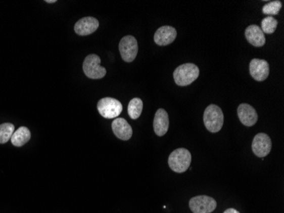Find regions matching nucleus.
<instances>
[{
  "label": "nucleus",
  "mask_w": 284,
  "mask_h": 213,
  "mask_svg": "<svg viewBox=\"0 0 284 213\" xmlns=\"http://www.w3.org/2000/svg\"><path fill=\"white\" fill-rule=\"evenodd\" d=\"M199 68L193 63L180 65L174 70V79L179 87H187L199 78Z\"/></svg>",
  "instance_id": "1"
},
{
  "label": "nucleus",
  "mask_w": 284,
  "mask_h": 213,
  "mask_svg": "<svg viewBox=\"0 0 284 213\" xmlns=\"http://www.w3.org/2000/svg\"><path fill=\"white\" fill-rule=\"evenodd\" d=\"M204 123L210 133L220 132L224 124V114L221 108L215 104L208 106L204 111Z\"/></svg>",
  "instance_id": "2"
},
{
  "label": "nucleus",
  "mask_w": 284,
  "mask_h": 213,
  "mask_svg": "<svg viewBox=\"0 0 284 213\" xmlns=\"http://www.w3.org/2000/svg\"><path fill=\"white\" fill-rule=\"evenodd\" d=\"M192 163L190 151L184 148L175 149L169 157V165L174 173H183L188 170Z\"/></svg>",
  "instance_id": "3"
},
{
  "label": "nucleus",
  "mask_w": 284,
  "mask_h": 213,
  "mask_svg": "<svg viewBox=\"0 0 284 213\" xmlns=\"http://www.w3.org/2000/svg\"><path fill=\"white\" fill-rule=\"evenodd\" d=\"M97 109L105 119H116L123 112V105L115 98L104 97L97 103Z\"/></svg>",
  "instance_id": "4"
},
{
  "label": "nucleus",
  "mask_w": 284,
  "mask_h": 213,
  "mask_svg": "<svg viewBox=\"0 0 284 213\" xmlns=\"http://www.w3.org/2000/svg\"><path fill=\"white\" fill-rule=\"evenodd\" d=\"M83 72L88 78L100 79L107 74V69L101 66V58L96 54H90L85 57L83 63Z\"/></svg>",
  "instance_id": "5"
},
{
  "label": "nucleus",
  "mask_w": 284,
  "mask_h": 213,
  "mask_svg": "<svg viewBox=\"0 0 284 213\" xmlns=\"http://www.w3.org/2000/svg\"><path fill=\"white\" fill-rule=\"evenodd\" d=\"M189 206L193 213H211L217 207V202L214 198L198 195L191 199Z\"/></svg>",
  "instance_id": "6"
},
{
  "label": "nucleus",
  "mask_w": 284,
  "mask_h": 213,
  "mask_svg": "<svg viewBox=\"0 0 284 213\" xmlns=\"http://www.w3.org/2000/svg\"><path fill=\"white\" fill-rule=\"evenodd\" d=\"M119 52L123 61L132 62L138 54V43L134 36L123 37L119 43Z\"/></svg>",
  "instance_id": "7"
},
{
  "label": "nucleus",
  "mask_w": 284,
  "mask_h": 213,
  "mask_svg": "<svg viewBox=\"0 0 284 213\" xmlns=\"http://www.w3.org/2000/svg\"><path fill=\"white\" fill-rule=\"evenodd\" d=\"M272 143L271 138L265 133H258L254 138L252 143V150L254 154L260 158L267 156L271 150Z\"/></svg>",
  "instance_id": "8"
},
{
  "label": "nucleus",
  "mask_w": 284,
  "mask_h": 213,
  "mask_svg": "<svg viewBox=\"0 0 284 213\" xmlns=\"http://www.w3.org/2000/svg\"><path fill=\"white\" fill-rule=\"evenodd\" d=\"M250 73L256 81H264L268 78L270 66L265 60L255 58L250 62Z\"/></svg>",
  "instance_id": "9"
},
{
  "label": "nucleus",
  "mask_w": 284,
  "mask_h": 213,
  "mask_svg": "<svg viewBox=\"0 0 284 213\" xmlns=\"http://www.w3.org/2000/svg\"><path fill=\"white\" fill-rule=\"evenodd\" d=\"M98 27H99V21L94 17L87 16L76 22L74 30L78 35L87 36L96 32L98 29Z\"/></svg>",
  "instance_id": "10"
},
{
  "label": "nucleus",
  "mask_w": 284,
  "mask_h": 213,
  "mask_svg": "<svg viewBox=\"0 0 284 213\" xmlns=\"http://www.w3.org/2000/svg\"><path fill=\"white\" fill-rule=\"evenodd\" d=\"M238 115L242 124L245 126H253L258 121V113L252 106L242 103L238 108Z\"/></svg>",
  "instance_id": "11"
},
{
  "label": "nucleus",
  "mask_w": 284,
  "mask_h": 213,
  "mask_svg": "<svg viewBox=\"0 0 284 213\" xmlns=\"http://www.w3.org/2000/svg\"><path fill=\"white\" fill-rule=\"evenodd\" d=\"M177 37V31L171 26H163L156 31L154 41L159 46H165L173 43Z\"/></svg>",
  "instance_id": "12"
},
{
  "label": "nucleus",
  "mask_w": 284,
  "mask_h": 213,
  "mask_svg": "<svg viewBox=\"0 0 284 213\" xmlns=\"http://www.w3.org/2000/svg\"><path fill=\"white\" fill-rule=\"evenodd\" d=\"M169 127V114L164 108H159L155 113L153 120V129L156 135L163 137L168 133Z\"/></svg>",
  "instance_id": "13"
},
{
  "label": "nucleus",
  "mask_w": 284,
  "mask_h": 213,
  "mask_svg": "<svg viewBox=\"0 0 284 213\" xmlns=\"http://www.w3.org/2000/svg\"><path fill=\"white\" fill-rule=\"evenodd\" d=\"M112 129L114 135L121 140H129L133 135L132 127L126 119L123 118H116L112 124Z\"/></svg>",
  "instance_id": "14"
},
{
  "label": "nucleus",
  "mask_w": 284,
  "mask_h": 213,
  "mask_svg": "<svg viewBox=\"0 0 284 213\" xmlns=\"http://www.w3.org/2000/svg\"><path fill=\"white\" fill-rule=\"evenodd\" d=\"M248 42L255 47H261L265 44V37L262 30L257 25H250L245 30Z\"/></svg>",
  "instance_id": "15"
},
{
  "label": "nucleus",
  "mask_w": 284,
  "mask_h": 213,
  "mask_svg": "<svg viewBox=\"0 0 284 213\" xmlns=\"http://www.w3.org/2000/svg\"><path fill=\"white\" fill-rule=\"evenodd\" d=\"M31 139V133L29 129L26 126L20 127L11 137V143L16 147H22L25 145Z\"/></svg>",
  "instance_id": "16"
},
{
  "label": "nucleus",
  "mask_w": 284,
  "mask_h": 213,
  "mask_svg": "<svg viewBox=\"0 0 284 213\" xmlns=\"http://www.w3.org/2000/svg\"><path fill=\"white\" fill-rule=\"evenodd\" d=\"M143 109V102L138 97L133 98L128 106V113L132 119H136L140 116Z\"/></svg>",
  "instance_id": "17"
},
{
  "label": "nucleus",
  "mask_w": 284,
  "mask_h": 213,
  "mask_svg": "<svg viewBox=\"0 0 284 213\" xmlns=\"http://www.w3.org/2000/svg\"><path fill=\"white\" fill-rule=\"evenodd\" d=\"M15 133V125L11 123H4L0 124V143L4 144L9 140Z\"/></svg>",
  "instance_id": "18"
},
{
  "label": "nucleus",
  "mask_w": 284,
  "mask_h": 213,
  "mask_svg": "<svg viewBox=\"0 0 284 213\" xmlns=\"http://www.w3.org/2000/svg\"><path fill=\"white\" fill-rule=\"evenodd\" d=\"M277 23L278 22L274 18L273 16H267L261 22V30L263 32H265L267 34H271L276 31Z\"/></svg>",
  "instance_id": "19"
},
{
  "label": "nucleus",
  "mask_w": 284,
  "mask_h": 213,
  "mask_svg": "<svg viewBox=\"0 0 284 213\" xmlns=\"http://www.w3.org/2000/svg\"><path fill=\"white\" fill-rule=\"evenodd\" d=\"M281 8V1H271V2H269L268 4H266L265 6L263 7L262 11L263 13L265 14V15H268V16H276L279 13V11Z\"/></svg>",
  "instance_id": "20"
},
{
  "label": "nucleus",
  "mask_w": 284,
  "mask_h": 213,
  "mask_svg": "<svg viewBox=\"0 0 284 213\" xmlns=\"http://www.w3.org/2000/svg\"><path fill=\"white\" fill-rule=\"evenodd\" d=\"M224 213H240L239 210L234 209V208H229L227 210H225Z\"/></svg>",
  "instance_id": "21"
},
{
  "label": "nucleus",
  "mask_w": 284,
  "mask_h": 213,
  "mask_svg": "<svg viewBox=\"0 0 284 213\" xmlns=\"http://www.w3.org/2000/svg\"><path fill=\"white\" fill-rule=\"evenodd\" d=\"M45 2L46 3L53 4L56 3V2H57V0H46Z\"/></svg>",
  "instance_id": "22"
}]
</instances>
